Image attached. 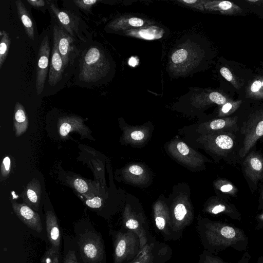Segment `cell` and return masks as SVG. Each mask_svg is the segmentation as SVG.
<instances>
[{"label":"cell","instance_id":"39","mask_svg":"<svg viewBox=\"0 0 263 263\" xmlns=\"http://www.w3.org/2000/svg\"><path fill=\"white\" fill-rule=\"evenodd\" d=\"M131 138L135 140H140L144 138V134L139 130H136L132 132L130 134Z\"/></svg>","mask_w":263,"mask_h":263},{"label":"cell","instance_id":"2","mask_svg":"<svg viewBox=\"0 0 263 263\" xmlns=\"http://www.w3.org/2000/svg\"><path fill=\"white\" fill-rule=\"evenodd\" d=\"M109 62L101 45L91 41L83 45L75 65L74 83L82 87L97 86L109 70Z\"/></svg>","mask_w":263,"mask_h":263},{"label":"cell","instance_id":"32","mask_svg":"<svg viewBox=\"0 0 263 263\" xmlns=\"http://www.w3.org/2000/svg\"><path fill=\"white\" fill-rule=\"evenodd\" d=\"M177 147L179 152L184 156L187 155L189 153V147L184 142H179L177 144Z\"/></svg>","mask_w":263,"mask_h":263},{"label":"cell","instance_id":"12","mask_svg":"<svg viewBox=\"0 0 263 263\" xmlns=\"http://www.w3.org/2000/svg\"><path fill=\"white\" fill-rule=\"evenodd\" d=\"M13 211L18 218L28 228L38 233L43 230L39 214L26 203L11 202Z\"/></svg>","mask_w":263,"mask_h":263},{"label":"cell","instance_id":"6","mask_svg":"<svg viewBox=\"0 0 263 263\" xmlns=\"http://www.w3.org/2000/svg\"><path fill=\"white\" fill-rule=\"evenodd\" d=\"M140 251L139 239L133 231L124 229L114 234L113 263H129Z\"/></svg>","mask_w":263,"mask_h":263},{"label":"cell","instance_id":"13","mask_svg":"<svg viewBox=\"0 0 263 263\" xmlns=\"http://www.w3.org/2000/svg\"><path fill=\"white\" fill-rule=\"evenodd\" d=\"M58 127L59 135L62 139H67L68 134L73 131L78 132L82 136H86L91 133L84 124L83 119L76 116L60 118L58 121Z\"/></svg>","mask_w":263,"mask_h":263},{"label":"cell","instance_id":"5","mask_svg":"<svg viewBox=\"0 0 263 263\" xmlns=\"http://www.w3.org/2000/svg\"><path fill=\"white\" fill-rule=\"evenodd\" d=\"M239 132L242 138L239 156L244 158L257 142L263 137V108L249 114L243 120L238 119Z\"/></svg>","mask_w":263,"mask_h":263},{"label":"cell","instance_id":"27","mask_svg":"<svg viewBox=\"0 0 263 263\" xmlns=\"http://www.w3.org/2000/svg\"><path fill=\"white\" fill-rule=\"evenodd\" d=\"M26 2L32 7L44 12L47 9V0H27Z\"/></svg>","mask_w":263,"mask_h":263},{"label":"cell","instance_id":"9","mask_svg":"<svg viewBox=\"0 0 263 263\" xmlns=\"http://www.w3.org/2000/svg\"><path fill=\"white\" fill-rule=\"evenodd\" d=\"M172 253L168 245L153 237L129 263H164L171 257Z\"/></svg>","mask_w":263,"mask_h":263},{"label":"cell","instance_id":"37","mask_svg":"<svg viewBox=\"0 0 263 263\" xmlns=\"http://www.w3.org/2000/svg\"><path fill=\"white\" fill-rule=\"evenodd\" d=\"M262 87V82L259 80L255 81L251 85L250 90L252 92H258Z\"/></svg>","mask_w":263,"mask_h":263},{"label":"cell","instance_id":"19","mask_svg":"<svg viewBox=\"0 0 263 263\" xmlns=\"http://www.w3.org/2000/svg\"><path fill=\"white\" fill-rule=\"evenodd\" d=\"M251 256L249 252L246 251L237 263H250ZM199 263H233L224 261L216 255L210 253L204 250L199 255Z\"/></svg>","mask_w":263,"mask_h":263},{"label":"cell","instance_id":"22","mask_svg":"<svg viewBox=\"0 0 263 263\" xmlns=\"http://www.w3.org/2000/svg\"><path fill=\"white\" fill-rule=\"evenodd\" d=\"M100 1L98 0H74L70 2L78 10L85 13H90L92 8Z\"/></svg>","mask_w":263,"mask_h":263},{"label":"cell","instance_id":"4","mask_svg":"<svg viewBox=\"0 0 263 263\" xmlns=\"http://www.w3.org/2000/svg\"><path fill=\"white\" fill-rule=\"evenodd\" d=\"M51 16L49 27L55 36L58 50L61 55L64 70L67 78L73 74L76 63L84 45H81L70 36Z\"/></svg>","mask_w":263,"mask_h":263},{"label":"cell","instance_id":"16","mask_svg":"<svg viewBox=\"0 0 263 263\" xmlns=\"http://www.w3.org/2000/svg\"><path fill=\"white\" fill-rule=\"evenodd\" d=\"M41 186L36 178L32 179L26 186L21 194L25 203L35 211L39 210L41 197Z\"/></svg>","mask_w":263,"mask_h":263},{"label":"cell","instance_id":"31","mask_svg":"<svg viewBox=\"0 0 263 263\" xmlns=\"http://www.w3.org/2000/svg\"><path fill=\"white\" fill-rule=\"evenodd\" d=\"M64 263H79L76 257V253L73 251H69L67 253Z\"/></svg>","mask_w":263,"mask_h":263},{"label":"cell","instance_id":"18","mask_svg":"<svg viewBox=\"0 0 263 263\" xmlns=\"http://www.w3.org/2000/svg\"><path fill=\"white\" fill-rule=\"evenodd\" d=\"M13 123L16 137L23 135L28 127L29 120L25 108L18 102L15 104Z\"/></svg>","mask_w":263,"mask_h":263},{"label":"cell","instance_id":"40","mask_svg":"<svg viewBox=\"0 0 263 263\" xmlns=\"http://www.w3.org/2000/svg\"><path fill=\"white\" fill-rule=\"evenodd\" d=\"M218 6L221 9L227 10L232 7V4L229 1H222L218 4Z\"/></svg>","mask_w":263,"mask_h":263},{"label":"cell","instance_id":"8","mask_svg":"<svg viewBox=\"0 0 263 263\" xmlns=\"http://www.w3.org/2000/svg\"><path fill=\"white\" fill-rule=\"evenodd\" d=\"M243 176L253 194L263 179V155L257 151H251L241 159Z\"/></svg>","mask_w":263,"mask_h":263},{"label":"cell","instance_id":"23","mask_svg":"<svg viewBox=\"0 0 263 263\" xmlns=\"http://www.w3.org/2000/svg\"><path fill=\"white\" fill-rule=\"evenodd\" d=\"M59 252L51 247L48 249L42 256L41 263H59Z\"/></svg>","mask_w":263,"mask_h":263},{"label":"cell","instance_id":"24","mask_svg":"<svg viewBox=\"0 0 263 263\" xmlns=\"http://www.w3.org/2000/svg\"><path fill=\"white\" fill-rule=\"evenodd\" d=\"M238 103H226L221 108L220 115L221 116H229L233 113L238 108Z\"/></svg>","mask_w":263,"mask_h":263},{"label":"cell","instance_id":"11","mask_svg":"<svg viewBox=\"0 0 263 263\" xmlns=\"http://www.w3.org/2000/svg\"><path fill=\"white\" fill-rule=\"evenodd\" d=\"M51 32L52 35L51 51L49 69L46 82L47 84L45 85V86L54 89L63 86L64 81L66 82L68 78L64 70L61 55L58 50L56 37L51 31Z\"/></svg>","mask_w":263,"mask_h":263},{"label":"cell","instance_id":"20","mask_svg":"<svg viewBox=\"0 0 263 263\" xmlns=\"http://www.w3.org/2000/svg\"><path fill=\"white\" fill-rule=\"evenodd\" d=\"M216 183L217 188L222 194L223 198L230 199L231 197L237 196L238 189L232 182L221 179Z\"/></svg>","mask_w":263,"mask_h":263},{"label":"cell","instance_id":"21","mask_svg":"<svg viewBox=\"0 0 263 263\" xmlns=\"http://www.w3.org/2000/svg\"><path fill=\"white\" fill-rule=\"evenodd\" d=\"M0 36V69H1L8 54L11 40L9 33L5 30L1 31Z\"/></svg>","mask_w":263,"mask_h":263},{"label":"cell","instance_id":"1","mask_svg":"<svg viewBox=\"0 0 263 263\" xmlns=\"http://www.w3.org/2000/svg\"><path fill=\"white\" fill-rule=\"evenodd\" d=\"M196 229L204 250L210 253L216 255L228 248L247 251L248 237L242 229L232 224L202 219Z\"/></svg>","mask_w":263,"mask_h":263},{"label":"cell","instance_id":"43","mask_svg":"<svg viewBox=\"0 0 263 263\" xmlns=\"http://www.w3.org/2000/svg\"><path fill=\"white\" fill-rule=\"evenodd\" d=\"M183 2L188 4H193L196 2V0H184Z\"/></svg>","mask_w":263,"mask_h":263},{"label":"cell","instance_id":"42","mask_svg":"<svg viewBox=\"0 0 263 263\" xmlns=\"http://www.w3.org/2000/svg\"><path fill=\"white\" fill-rule=\"evenodd\" d=\"M256 263H263V256L261 255L258 258Z\"/></svg>","mask_w":263,"mask_h":263},{"label":"cell","instance_id":"17","mask_svg":"<svg viewBox=\"0 0 263 263\" xmlns=\"http://www.w3.org/2000/svg\"><path fill=\"white\" fill-rule=\"evenodd\" d=\"M46 227L48 238L51 244V247L59 251L61 234L57 218L51 211H48L46 214Z\"/></svg>","mask_w":263,"mask_h":263},{"label":"cell","instance_id":"33","mask_svg":"<svg viewBox=\"0 0 263 263\" xmlns=\"http://www.w3.org/2000/svg\"><path fill=\"white\" fill-rule=\"evenodd\" d=\"M256 229L260 230L263 229V211L256 214L255 216Z\"/></svg>","mask_w":263,"mask_h":263},{"label":"cell","instance_id":"44","mask_svg":"<svg viewBox=\"0 0 263 263\" xmlns=\"http://www.w3.org/2000/svg\"><path fill=\"white\" fill-rule=\"evenodd\" d=\"M261 82H262V87H263V81Z\"/></svg>","mask_w":263,"mask_h":263},{"label":"cell","instance_id":"38","mask_svg":"<svg viewBox=\"0 0 263 263\" xmlns=\"http://www.w3.org/2000/svg\"><path fill=\"white\" fill-rule=\"evenodd\" d=\"M129 171L133 174L140 175L143 173V169L138 165H132L129 167Z\"/></svg>","mask_w":263,"mask_h":263},{"label":"cell","instance_id":"7","mask_svg":"<svg viewBox=\"0 0 263 263\" xmlns=\"http://www.w3.org/2000/svg\"><path fill=\"white\" fill-rule=\"evenodd\" d=\"M52 35L49 26L39 36L36 69V90L37 95L44 90L48 75L51 51Z\"/></svg>","mask_w":263,"mask_h":263},{"label":"cell","instance_id":"14","mask_svg":"<svg viewBox=\"0 0 263 263\" xmlns=\"http://www.w3.org/2000/svg\"><path fill=\"white\" fill-rule=\"evenodd\" d=\"M207 212L212 215H223L229 218L241 221V214L236 206L229 199L219 198L215 199L207 207Z\"/></svg>","mask_w":263,"mask_h":263},{"label":"cell","instance_id":"36","mask_svg":"<svg viewBox=\"0 0 263 263\" xmlns=\"http://www.w3.org/2000/svg\"><path fill=\"white\" fill-rule=\"evenodd\" d=\"M128 23L129 25L134 27H141L144 23L142 19L137 17L130 18L128 21Z\"/></svg>","mask_w":263,"mask_h":263},{"label":"cell","instance_id":"35","mask_svg":"<svg viewBox=\"0 0 263 263\" xmlns=\"http://www.w3.org/2000/svg\"><path fill=\"white\" fill-rule=\"evenodd\" d=\"M259 197L258 199V209L261 211H263V179L260 184Z\"/></svg>","mask_w":263,"mask_h":263},{"label":"cell","instance_id":"34","mask_svg":"<svg viewBox=\"0 0 263 263\" xmlns=\"http://www.w3.org/2000/svg\"><path fill=\"white\" fill-rule=\"evenodd\" d=\"M220 72L223 77H224L227 81L231 82L233 79L232 73L230 70L226 67H222Z\"/></svg>","mask_w":263,"mask_h":263},{"label":"cell","instance_id":"10","mask_svg":"<svg viewBox=\"0 0 263 263\" xmlns=\"http://www.w3.org/2000/svg\"><path fill=\"white\" fill-rule=\"evenodd\" d=\"M79 245L81 256L87 263H97L103 258L104 250L101 238L97 234L87 231L81 236Z\"/></svg>","mask_w":263,"mask_h":263},{"label":"cell","instance_id":"30","mask_svg":"<svg viewBox=\"0 0 263 263\" xmlns=\"http://www.w3.org/2000/svg\"><path fill=\"white\" fill-rule=\"evenodd\" d=\"M86 204L91 208H99L102 205V199L99 197H95L86 200Z\"/></svg>","mask_w":263,"mask_h":263},{"label":"cell","instance_id":"3","mask_svg":"<svg viewBox=\"0 0 263 263\" xmlns=\"http://www.w3.org/2000/svg\"><path fill=\"white\" fill-rule=\"evenodd\" d=\"M47 10L63 29L76 41L85 45L92 40L91 33L86 22L81 16L79 10L70 4H64L60 8L51 0H47Z\"/></svg>","mask_w":263,"mask_h":263},{"label":"cell","instance_id":"26","mask_svg":"<svg viewBox=\"0 0 263 263\" xmlns=\"http://www.w3.org/2000/svg\"><path fill=\"white\" fill-rule=\"evenodd\" d=\"M73 184L75 189L81 194L86 193L88 191L89 186L87 183L81 178L76 179Z\"/></svg>","mask_w":263,"mask_h":263},{"label":"cell","instance_id":"29","mask_svg":"<svg viewBox=\"0 0 263 263\" xmlns=\"http://www.w3.org/2000/svg\"><path fill=\"white\" fill-rule=\"evenodd\" d=\"M210 100L218 105H223L226 103V98L218 92H212L209 95Z\"/></svg>","mask_w":263,"mask_h":263},{"label":"cell","instance_id":"41","mask_svg":"<svg viewBox=\"0 0 263 263\" xmlns=\"http://www.w3.org/2000/svg\"><path fill=\"white\" fill-rule=\"evenodd\" d=\"M129 64L132 66H135L137 64V61L134 58H131L129 60Z\"/></svg>","mask_w":263,"mask_h":263},{"label":"cell","instance_id":"15","mask_svg":"<svg viewBox=\"0 0 263 263\" xmlns=\"http://www.w3.org/2000/svg\"><path fill=\"white\" fill-rule=\"evenodd\" d=\"M15 4L18 15L28 37L31 41L35 42L36 36L38 38L39 36L32 16L23 1L18 0L15 2Z\"/></svg>","mask_w":263,"mask_h":263},{"label":"cell","instance_id":"28","mask_svg":"<svg viewBox=\"0 0 263 263\" xmlns=\"http://www.w3.org/2000/svg\"><path fill=\"white\" fill-rule=\"evenodd\" d=\"M11 161L9 157H5L2 161L1 167V175L3 178L7 177L10 171Z\"/></svg>","mask_w":263,"mask_h":263},{"label":"cell","instance_id":"25","mask_svg":"<svg viewBox=\"0 0 263 263\" xmlns=\"http://www.w3.org/2000/svg\"><path fill=\"white\" fill-rule=\"evenodd\" d=\"M187 52L184 49H180L175 51L172 55V60L174 63L179 64L185 61L187 58Z\"/></svg>","mask_w":263,"mask_h":263}]
</instances>
